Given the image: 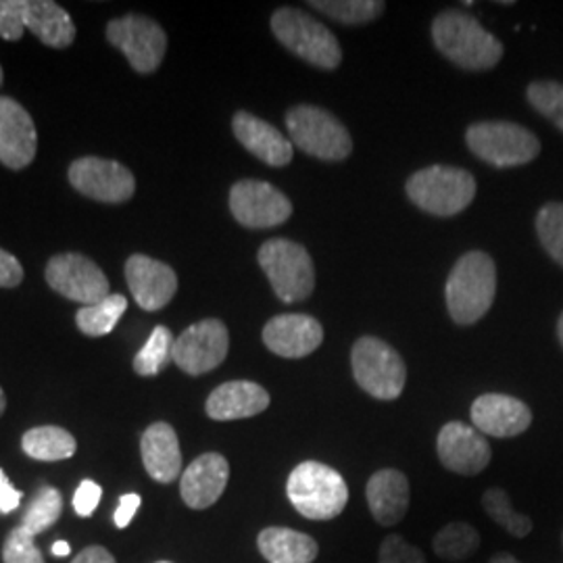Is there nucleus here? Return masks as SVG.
Instances as JSON below:
<instances>
[{"mask_svg": "<svg viewBox=\"0 0 563 563\" xmlns=\"http://www.w3.org/2000/svg\"><path fill=\"white\" fill-rule=\"evenodd\" d=\"M102 488L92 481H84L74 495V509L80 518H90L101 504Z\"/></svg>", "mask_w": 563, "mask_h": 563, "instance_id": "39", "label": "nucleus"}, {"mask_svg": "<svg viewBox=\"0 0 563 563\" xmlns=\"http://www.w3.org/2000/svg\"><path fill=\"white\" fill-rule=\"evenodd\" d=\"M483 507L493 522L499 523L505 532L516 539H523L532 532V520L516 511L504 488H488L483 495Z\"/></svg>", "mask_w": 563, "mask_h": 563, "instance_id": "32", "label": "nucleus"}, {"mask_svg": "<svg viewBox=\"0 0 563 563\" xmlns=\"http://www.w3.org/2000/svg\"><path fill=\"white\" fill-rule=\"evenodd\" d=\"M257 260L280 301H305L313 292L316 267L299 242L272 239L260 249Z\"/></svg>", "mask_w": 563, "mask_h": 563, "instance_id": "7", "label": "nucleus"}, {"mask_svg": "<svg viewBox=\"0 0 563 563\" xmlns=\"http://www.w3.org/2000/svg\"><path fill=\"white\" fill-rule=\"evenodd\" d=\"M286 128L290 142L316 159L342 162L353 151L349 130L332 113L320 107H292L286 113Z\"/></svg>", "mask_w": 563, "mask_h": 563, "instance_id": "6", "label": "nucleus"}, {"mask_svg": "<svg viewBox=\"0 0 563 563\" xmlns=\"http://www.w3.org/2000/svg\"><path fill=\"white\" fill-rule=\"evenodd\" d=\"M142 463L157 483H174L181 474V451L178 434L169 423L148 426L142 434Z\"/></svg>", "mask_w": 563, "mask_h": 563, "instance_id": "24", "label": "nucleus"}, {"mask_svg": "<svg viewBox=\"0 0 563 563\" xmlns=\"http://www.w3.org/2000/svg\"><path fill=\"white\" fill-rule=\"evenodd\" d=\"M432 38L446 59L463 69L484 71L504 57V44L481 21L463 11H444L432 21Z\"/></svg>", "mask_w": 563, "mask_h": 563, "instance_id": "1", "label": "nucleus"}, {"mask_svg": "<svg viewBox=\"0 0 563 563\" xmlns=\"http://www.w3.org/2000/svg\"><path fill=\"white\" fill-rule=\"evenodd\" d=\"M60 511H63V497L59 490L53 486H42L36 497L32 499V504L27 505V511L23 514L20 526L32 537H38L41 532L59 522Z\"/></svg>", "mask_w": 563, "mask_h": 563, "instance_id": "33", "label": "nucleus"}, {"mask_svg": "<svg viewBox=\"0 0 563 563\" xmlns=\"http://www.w3.org/2000/svg\"><path fill=\"white\" fill-rule=\"evenodd\" d=\"M272 32L290 53L316 67L336 69L341 65L342 51L336 36L305 11L292 7L278 9L272 15Z\"/></svg>", "mask_w": 563, "mask_h": 563, "instance_id": "5", "label": "nucleus"}, {"mask_svg": "<svg viewBox=\"0 0 563 563\" xmlns=\"http://www.w3.org/2000/svg\"><path fill=\"white\" fill-rule=\"evenodd\" d=\"M322 341V323L305 313L276 316L263 328L265 346L286 360H301L311 355Z\"/></svg>", "mask_w": 563, "mask_h": 563, "instance_id": "16", "label": "nucleus"}, {"mask_svg": "<svg viewBox=\"0 0 563 563\" xmlns=\"http://www.w3.org/2000/svg\"><path fill=\"white\" fill-rule=\"evenodd\" d=\"M558 336H560V342L563 344V313L560 316V322H558Z\"/></svg>", "mask_w": 563, "mask_h": 563, "instance_id": "47", "label": "nucleus"}, {"mask_svg": "<svg viewBox=\"0 0 563 563\" xmlns=\"http://www.w3.org/2000/svg\"><path fill=\"white\" fill-rule=\"evenodd\" d=\"M257 544L269 563H313L320 553V547L309 534L280 526L262 530Z\"/></svg>", "mask_w": 563, "mask_h": 563, "instance_id": "26", "label": "nucleus"}, {"mask_svg": "<svg viewBox=\"0 0 563 563\" xmlns=\"http://www.w3.org/2000/svg\"><path fill=\"white\" fill-rule=\"evenodd\" d=\"M432 547L444 562H463L478 551L481 532L472 523H446L441 532H437Z\"/></svg>", "mask_w": 563, "mask_h": 563, "instance_id": "28", "label": "nucleus"}, {"mask_svg": "<svg viewBox=\"0 0 563 563\" xmlns=\"http://www.w3.org/2000/svg\"><path fill=\"white\" fill-rule=\"evenodd\" d=\"M69 181L84 197L101 202L128 201L136 190V180L125 165L99 157L71 163Z\"/></svg>", "mask_w": 563, "mask_h": 563, "instance_id": "14", "label": "nucleus"}, {"mask_svg": "<svg viewBox=\"0 0 563 563\" xmlns=\"http://www.w3.org/2000/svg\"><path fill=\"white\" fill-rule=\"evenodd\" d=\"M21 446L27 457L38 462H60L74 457L76 439L59 426H41L23 434Z\"/></svg>", "mask_w": 563, "mask_h": 563, "instance_id": "27", "label": "nucleus"}, {"mask_svg": "<svg viewBox=\"0 0 563 563\" xmlns=\"http://www.w3.org/2000/svg\"><path fill=\"white\" fill-rule=\"evenodd\" d=\"M378 563H426V558L418 547L405 541L399 534H390L380 544Z\"/></svg>", "mask_w": 563, "mask_h": 563, "instance_id": "38", "label": "nucleus"}, {"mask_svg": "<svg viewBox=\"0 0 563 563\" xmlns=\"http://www.w3.org/2000/svg\"><path fill=\"white\" fill-rule=\"evenodd\" d=\"M38 134L30 113L20 102L0 97V163L23 169L36 157Z\"/></svg>", "mask_w": 563, "mask_h": 563, "instance_id": "17", "label": "nucleus"}, {"mask_svg": "<svg viewBox=\"0 0 563 563\" xmlns=\"http://www.w3.org/2000/svg\"><path fill=\"white\" fill-rule=\"evenodd\" d=\"M230 209L244 228H276L292 216V202L269 181H236L230 190Z\"/></svg>", "mask_w": 563, "mask_h": 563, "instance_id": "13", "label": "nucleus"}, {"mask_svg": "<svg viewBox=\"0 0 563 563\" xmlns=\"http://www.w3.org/2000/svg\"><path fill=\"white\" fill-rule=\"evenodd\" d=\"M230 334L220 320H202L186 328L174 342V363L188 376H201L222 365Z\"/></svg>", "mask_w": 563, "mask_h": 563, "instance_id": "11", "label": "nucleus"}, {"mask_svg": "<svg viewBox=\"0 0 563 563\" xmlns=\"http://www.w3.org/2000/svg\"><path fill=\"white\" fill-rule=\"evenodd\" d=\"M4 409H7V397H4V393H2V388H0V416L4 413Z\"/></svg>", "mask_w": 563, "mask_h": 563, "instance_id": "46", "label": "nucleus"}, {"mask_svg": "<svg viewBox=\"0 0 563 563\" xmlns=\"http://www.w3.org/2000/svg\"><path fill=\"white\" fill-rule=\"evenodd\" d=\"M309 7L318 9L330 20L346 25H360L380 18L386 9L383 0H311Z\"/></svg>", "mask_w": 563, "mask_h": 563, "instance_id": "31", "label": "nucleus"}, {"mask_svg": "<svg viewBox=\"0 0 563 563\" xmlns=\"http://www.w3.org/2000/svg\"><path fill=\"white\" fill-rule=\"evenodd\" d=\"M437 451L444 467L460 476L481 474L493 457L490 444L486 443L483 432L463 422L444 423Z\"/></svg>", "mask_w": 563, "mask_h": 563, "instance_id": "15", "label": "nucleus"}, {"mask_svg": "<svg viewBox=\"0 0 563 563\" xmlns=\"http://www.w3.org/2000/svg\"><path fill=\"white\" fill-rule=\"evenodd\" d=\"M174 342L176 339L172 336L169 328L157 325L134 357V372L146 378L157 376L169 365V362H174Z\"/></svg>", "mask_w": 563, "mask_h": 563, "instance_id": "30", "label": "nucleus"}, {"mask_svg": "<svg viewBox=\"0 0 563 563\" xmlns=\"http://www.w3.org/2000/svg\"><path fill=\"white\" fill-rule=\"evenodd\" d=\"M230 465L220 453H205L190 463L180 478V495L190 509H207L220 501L228 486Z\"/></svg>", "mask_w": 563, "mask_h": 563, "instance_id": "20", "label": "nucleus"}, {"mask_svg": "<svg viewBox=\"0 0 563 563\" xmlns=\"http://www.w3.org/2000/svg\"><path fill=\"white\" fill-rule=\"evenodd\" d=\"M497 295V267L483 253H465L446 280V309L453 322L470 325L490 309Z\"/></svg>", "mask_w": 563, "mask_h": 563, "instance_id": "2", "label": "nucleus"}, {"mask_svg": "<svg viewBox=\"0 0 563 563\" xmlns=\"http://www.w3.org/2000/svg\"><path fill=\"white\" fill-rule=\"evenodd\" d=\"M23 493L9 483L7 474L0 470V514H11L21 504Z\"/></svg>", "mask_w": 563, "mask_h": 563, "instance_id": "42", "label": "nucleus"}, {"mask_svg": "<svg viewBox=\"0 0 563 563\" xmlns=\"http://www.w3.org/2000/svg\"><path fill=\"white\" fill-rule=\"evenodd\" d=\"M71 563H115V558L104 547H88Z\"/></svg>", "mask_w": 563, "mask_h": 563, "instance_id": "43", "label": "nucleus"}, {"mask_svg": "<svg viewBox=\"0 0 563 563\" xmlns=\"http://www.w3.org/2000/svg\"><path fill=\"white\" fill-rule=\"evenodd\" d=\"M0 84H2V67H0Z\"/></svg>", "mask_w": 563, "mask_h": 563, "instance_id": "48", "label": "nucleus"}, {"mask_svg": "<svg viewBox=\"0 0 563 563\" xmlns=\"http://www.w3.org/2000/svg\"><path fill=\"white\" fill-rule=\"evenodd\" d=\"M365 497L376 522L395 526L401 522L409 509V481L399 470H380L367 481Z\"/></svg>", "mask_w": 563, "mask_h": 563, "instance_id": "23", "label": "nucleus"}, {"mask_svg": "<svg viewBox=\"0 0 563 563\" xmlns=\"http://www.w3.org/2000/svg\"><path fill=\"white\" fill-rule=\"evenodd\" d=\"M470 151L495 167H516L537 159L541 153L539 139L518 123L483 121L465 132Z\"/></svg>", "mask_w": 563, "mask_h": 563, "instance_id": "9", "label": "nucleus"}, {"mask_svg": "<svg viewBox=\"0 0 563 563\" xmlns=\"http://www.w3.org/2000/svg\"><path fill=\"white\" fill-rule=\"evenodd\" d=\"M25 32V0H0V38L20 41Z\"/></svg>", "mask_w": 563, "mask_h": 563, "instance_id": "37", "label": "nucleus"}, {"mask_svg": "<svg viewBox=\"0 0 563 563\" xmlns=\"http://www.w3.org/2000/svg\"><path fill=\"white\" fill-rule=\"evenodd\" d=\"M141 495H136V493H128V495L121 497L120 505H118V509H115V516H113L115 526H118L120 530L128 528V523L134 520L136 511L141 509Z\"/></svg>", "mask_w": 563, "mask_h": 563, "instance_id": "41", "label": "nucleus"}, {"mask_svg": "<svg viewBox=\"0 0 563 563\" xmlns=\"http://www.w3.org/2000/svg\"><path fill=\"white\" fill-rule=\"evenodd\" d=\"M157 563H172V562H157Z\"/></svg>", "mask_w": 563, "mask_h": 563, "instance_id": "49", "label": "nucleus"}, {"mask_svg": "<svg viewBox=\"0 0 563 563\" xmlns=\"http://www.w3.org/2000/svg\"><path fill=\"white\" fill-rule=\"evenodd\" d=\"M71 553V547L65 543V541H57V543L53 544V555H57V558H67Z\"/></svg>", "mask_w": 563, "mask_h": 563, "instance_id": "44", "label": "nucleus"}, {"mask_svg": "<svg viewBox=\"0 0 563 563\" xmlns=\"http://www.w3.org/2000/svg\"><path fill=\"white\" fill-rule=\"evenodd\" d=\"M125 309H128L125 297L109 295L104 301L81 307L78 316H76V322H78L81 334L104 336L118 325L121 316L125 313Z\"/></svg>", "mask_w": 563, "mask_h": 563, "instance_id": "29", "label": "nucleus"}, {"mask_svg": "<svg viewBox=\"0 0 563 563\" xmlns=\"http://www.w3.org/2000/svg\"><path fill=\"white\" fill-rule=\"evenodd\" d=\"M46 282L65 299L86 305L104 301L109 292V280L101 267L78 253L55 255L46 265Z\"/></svg>", "mask_w": 563, "mask_h": 563, "instance_id": "12", "label": "nucleus"}, {"mask_svg": "<svg viewBox=\"0 0 563 563\" xmlns=\"http://www.w3.org/2000/svg\"><path fill=\"white\" fill-rule=\"evenodd\" d=\"M269 407V393L260 384L249 380H234L218 386L205 405L211 420L230 422L260 416Z\"/></svg>", "mask_w": 563, "mask_h": 563, "instance_id": "22", "label": "nucleus"}, {"mask_svg": "<svg viewBox=\"0 0 563 563\" xmlns=\"http://www.w3.org/2000/svg\"><path fill=\"white\" fill-rule=\"evenodd\" d=\"M107 38L120 48L139 74H153L167 51V36L157 21L144 15H125L107 25Z\"/></svg>", "mask_w": 563, "mask_h": 563, "instance_id": "10", "label": "nucleus"}, {"mask_svg": "<svg viewBox=\"0 0 563 563\" xmlns=\"http://www.w3.org/2000/svg\"><path fill=\"white\" fill-rule=\"evenodd\" d=\"M286 495L302 518L316 522L339 518L349 504L344 478L320 462L299 463L286 483Z\"/></svg>", "mask_w": 563, "mask_h": 563, "instance_id": "3", "label": "nucleus"}, {"mask_svg": "<svg viewBox=\"0 0 563 563\" xmlns=\"http://www.w3.org/2000/svg\"><path fill=\"white\" fill-rule=\"evenodd\" d=\"M474 428L488 437L511 439L526 432L532 423V411L526 402L509 395H483L472 405Z\"/></svg>", "mask_w": 563, "mask_h": 563, "instance_id": "19", "label": "nucleus"}, {"mask_svg": "<svg viewBox=\"0 0 563 563\" xmlns=\"http://www.w3.org/2000/svg\"><path fill=\"white\" fill-rule=\"evenodd\" d=\"M25 30L53 48H67L76 41L71 15L53 0H25Z\"/></svg>", "mask_w": 563, "mask_h": 563, "instance_id": "25", "label": "nucleus"}, {"mask_svg": "<svg viewBox=\"0 0 563 563\" xmlns=\"http://www.w3.org/2000/svg\"><path fill=\"white\" fill-rule=\"evenodd\" d=\"M2 560L4 563H44V555L36 547V537H32L20 526L11 530L2 544Z\"/></svg>", "mask_w": 563, "mask_h": 563, "instance_id": "36", "label": "nucleus"}, {"mask_svg": "<svg viewBox=\"0 0 563 563\" xmlns=\"http://www.w3.org/2000/svg\"><path fill=\"white\" fill-rule=\"evenodd\" d=\"M488 563H520L514 555H509V553H497V555H493L490 558V562Z\"/></svg>", "mask_w": 563, "mask_h": 563, "instance_id": "45", "label": "nucleus"}, {"mask_svg": "<svg viewBox=\"0 0 563 563\" xmlns=\"http://www.w3.org/2000/svg\"><path fill=\"white\" fill-rule=\"evenodd\" d=\"M232 130L242 146L263 163L272 167H284L292 162V142L286 141L280 130L255 118L253 113L239 111L232 121Z\"/></svg>", "mask_w": 563, "mask_h": 563, "instance_id": "21", "label": "nucleus"}, {"mask_svg": "<svg viewBox=\"0 0 563 563\" xmlns=\"http://www.w3.org/2000/svg\"><path fill=\"white\" fill-rule=\"evenodd\" d=\"M528 101L541 115L553 121L563 132V84L534 81L528 86Z\"/></svg>", "mask_w": 563, "mask_h": 563, "instance_id": "35", "label": "nucleus"}, {"mask_svg": "<svg viewBox=\"0 0 563 563\" xmlns=\"http://www.w3.org/2000/svg\"><path fill=\"white\" fill-rule=\"evenodd\" d=\"M353 376L367 395L380 401H395L407 383L401 355L376 336H363L351 351Z\"/></svg>", "mask_w": 563, "mask_h": 563, "instance_id": "8", "label": "nucleus"}, {"mask_svg": "<svg viewBox=\"0 0 563 563\" xmlns=\"http://www.w3.org/2000/svg\"><path fill=\"white\" fill-rule=\"evenodd\" d=\"M125 278L132 297L146 311H159L174 299L178 276L165 263L146 255H132L125 263Z\"/></svg>", "mask_w": 563, "mask_h": 563, "instance_id": "18", "label": "nucleus"}, {"mask_svg": "<svg viewBox=\"0 0 563 563\" xmlns=\"http://www.w3.org/2000/svg\"><path fill=\"white\" fill-rule=\"evenodd\" d=\"M537 232L551 260L563 265V202H549L537 216Z\"/></svg>", "mask_w": 563, "mask_h": 563, "instance_id": "34", "label": "nucleus"}, {"mask_svg": "<svg viewBox=\"0 0 563 563\" xmlns=\"http://www.w3.org/2000/svg\"><path fill=\"white\" fill-rule=\"evenodd\" d=\"M407 197L426 213L449 218L462 213L474 201L476 180L460 167L432 165L409 178Z\"/></svg>", "mask_w": 563, "mask_h": 563, "instance_id": "4", "label": "nucleus"}, {"mask_svg": "<svg viewBox=\"0 0 563 563\" xmlns=\"http://www.w3.org/2000/svg\"><path fill=\"white\" fill-rule=\"evenodd\" d=\"M23 280L20 260L0 249V288H15Z\"/></svg>", "mask_w": 563, "mask_h": 563, "instance_id": "40", "label": "nucleus"}]
</instances>
